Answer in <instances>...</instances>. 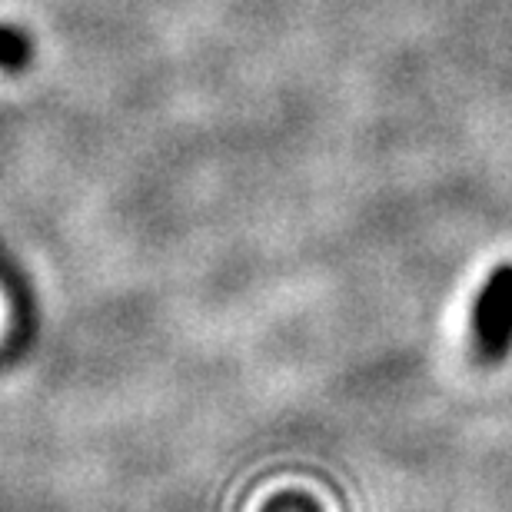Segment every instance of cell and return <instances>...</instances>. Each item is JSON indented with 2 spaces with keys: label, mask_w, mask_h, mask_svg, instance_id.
Returning <instances> with one entry per match:
<instances>
[{
  "label": "cell",
  "mask_w": 512,
  "mask_h": 512,
  "mask_svg": "<svg viewBox=\"0 0 512 512\" xmlns=\"http://www.w3.org/2000/svg\"><path fill=\"white\" fill-rule=\"evenodd\" d=\"M473 340L486 363H499L512 350V263H499L479 290Z\"/></svg>",
  "instance_id": "1"
},
{
  "label": "cell",
  "mask_w": 512,
  "mask_h": 512,
  "mask_svg": "<svg viewBox=\"0 0 512 512\" xmlns=\"http://www.w3.org/2000/svg\"><path fill=\"white\" fill-rule=\"evenodd\" d=\"M30 57H34V44H30L24 30L0 24V70L20 74V70L30 67Z\"/></svg>",
  "instance_id": "2"
}]
</instances>
